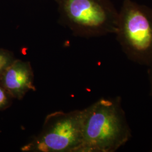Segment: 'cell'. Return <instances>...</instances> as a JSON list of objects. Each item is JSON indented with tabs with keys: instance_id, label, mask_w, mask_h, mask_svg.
I'll return each mask as SVG.
<instances>
[{
	"instance_id": "obj_6",
	"label": "cell",
	"mask_w": 152,
	"mask_h": 152,
	"mask_svg": "<svg viewBox=\"0 0 152 152\" xmlns=\"http://www.w3.org/2000/svg\"><path fill=\"white\" fill-rule=\"evenodd\" d=\"M14 60L10 55L0 50V79L6 69Z\"/></svg>"
},
{
	"instance_id": "obj_3",
	"label": "cell",
	"mask_w": 152,
	"mask_h": 152,
	"mask_svg": "<svg viewBox=\"0 0 152 152\" xmlns=\"http://www.w3.org/2000/svg\"><path fill=\"white\" fill-rule=\"evenodd\" d=\"M61 20L80 36L115 34L119 11L110 0H55Z\"/></svg>"
},
{
	"instance_id": "obj_9",
	"label": "cell",
	"mask_w": 152,
	"mask_h": 152,
	"mask_svg": "<svg viewBox=\"0 0 152 152\" xmlns=\"http://www.w3.org/2000/svg\"><path fill=\"white\" fill-rule=\"evenodd\" d=\"M151 151L152 152V149H151Z\"/></svg>"
},
{
	"instance_id": "obj_2",
	"label": "cell",
	"mask_w": 152,
	"mask_h": 152,
	"mask_svg": "<svg viewBox=\"0 0 152 152\" xmlns=\"http://www.w3.org/2000/svg\"><path fill=\"white\" fill-rule=\"evenodd\" d=\"M115 34L129 60L147 67L152 64V8L124 0Z\"/></svg>"
},
{
	"instance_id": "obj_7",
	"label": "cell",
	"mask_w": 152,
	"mask_h": 152,
	"mask_svg": "<svg viewBox=\"0 0 152 152\" xmlns=\"http://www.w3.org/2000/svg\"><path fill=\"white\" fill-rule=\"evenodd\" d=\"M9 95H10V94L6 91L2 85H0V109L3 108L7 105Z\"/></svg>"
},
{
	"instance_id": "obj_1",
	"label": "cell",
	"mask_w": 152,
	"mask_h": 152,
	"mask_svg": "<svg viewBox=\"0 0 152 152\" xmlns=\"http://www.w3.org/2000/svg\"><path fill=\"white\" fill-rule=\"evenodd\" d=\"M84 110L79 152H116L130 140L131 130L120 96L102 98Z\"/></svg>"
},
{
	"instance_id": "obj_8",
	"label": "cell",
	"mask_w": 152,
	"mask_h": 152,
	"mask_svg": "<svg viewBox=\"0 0 152 152\" xmlns=\"http://www.w3.org/2000/svg\"><path fill=\"white\" fill-rule=\"evenodd\" d=\"M148 80L149 82L150 86V95L152 97V64L148 66Z\"/></svg>"
},
{
	"instance_id": "obj_5",
	"label": "cell",
	"mask_w": 152,
	"mask_h": 152,
	"mask_svg": "<svg viewBox=\"0 0 152 152\" xmlns=\"http://www.w3.org/2000/svg\"><path fill=\"white\" fill-rule=\"evenodd\" d=\"M2 85L11 96L21 99L34 89V75L30 63L15 60L1 78Z\"/></svg>"
},
{
	"instance_id": "obj_4",
	"label": "cell",
	"mask_w": 152,
	"mask_h": 152,
	"mask_svg": "<svg viewBox=\"0 0 152 152\" xmlns=\"http://www.w3.org/2000/svg\"><path fill=\"white\" fill-rule=\"evenodd\" d=\"M85 110L56 112L46 118L41 132L23 148L24 151L79 152L82 142Z\"/></svg>"
}]
</instances>
